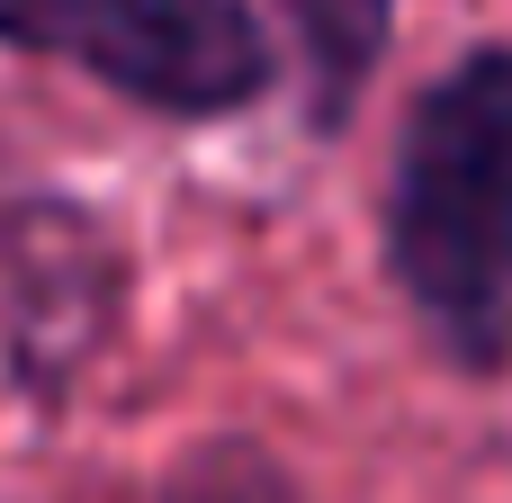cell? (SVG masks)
I'll use <instances>...</instances> for the list:
<instances>
[{
	"label": "cell",
	"mask_w": 512,
	"mask_h": 503,
	"mask_svg": "<svg viewBox=\"0 0 512 503\" xmlns=\"http://www.w3.org/2000/svg\"><path fill=\"white\" fill-rule=\"evenodd\" d=\"M162 503H288V495H279L270 459H252V450H207V459H189V477Z\"/></svg>",
	"instance_id": "4"
},
{
	"label": "cell",
	"mask_w": 512,
	"mask_h": 503,
	"mask_svg": "<svg viewBox=\"0 0 512 503\" xmlns=\"http://www.w3.org/2000/svg\"><path fill=\"white\" fill-rule=\"evenodd\" d=\"M279 9H288V27H297V45H306V63H315L324 117H342L351 90H360L369 63H378V45H387L396 0H279Z\"/></svg>",
	"instance_id": "3"
},
{
	"label": "cell",
	"mask_w": 512,
	"mask_h": 503,
	"mask_svg": "<svg viewBox=\"0 0 512 503\" xmlns=\"http://www.w3.org/2000/svg\"><path fill=\"white\" fill-rule=\"evenodd\" d=\"M387 261L459 369L512 351V45L468 54L405 117Z\"/></svg>",
	"instance_id": "1"
},
{
	"label": "cell",
	"mask_w": 512,
	"mask_h": 503,
	"mask_svg": "<svg viewBox=\"0 0 512 503\" xmlns=\"http://www.w3.org/2000/svg\"><path fill=\"white\" fill-rule=\"evenodd\" d=\"M0 45L63 54L162 117H225L270 90V36L243 0H0Z\"/></svg>",
	"instance_id": "2"
}]
</instances>
